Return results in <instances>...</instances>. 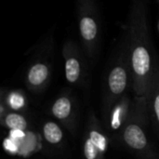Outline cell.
Wrapping results in <instances>:
<instances>
[{"mask_svg":"<svg viewBox=\"0 0 159 159\" xmlns=\"http://www.w3.org/2000/svg\"><path fill=\"white\" fill-rule=\"evenodd\" d=\"M126 39L131 68V88L135 96H145L158 63L150 34L149 0H131Z\"/></svg>","mask_w":159,"mask_h":159,"instance_id":"obj_1","label":"cell"},{"mask_svg":"<svg viewBox=\"0 0 159 159\" xmlns=\"http://www.w3.org/2000/svg\"><path fill=\"white\" fill-rule=\"evenodd\" d=\"M149 119L147 101L144 96H134L128 122L117 134L121 143L140 159H159L147 133Z\"/></svg>","mask_w":159,"mask_h":159,"instance_id":"obj_2","label":"cell"},{"mask_svg":"<svg viewBox=\"0 0 159 159\" xmlns=\"http://www.w3.org/2000/svg\"><path fill=\"white\" fill-rule=\"evenodd\" d=\"M132 86L129 53L126 36L122 39L105 74L103 95L102 102V115L106 119L111 108Z\"/></svg>","mask_w":159,"mask_h":159,"instance_id":"obj_3","label":"cell"},{"mask_svg":"<svg viewBox=\"0 0 159 159\" xmlns=\"http://www.w3.org/2000/svg\"><path fill=\"white\" fill-rule=\"evenodd\" d=\"M78 32L88 58L94 60L101 47V15L96 0H76Z\"/></svg>","mask_w":159,"mask_h":159,"instance_id":"obj_4","label":"cell"},{"mask_svg":"<svg viewBox=\"0 0 159 159\" xmlns=\"http://www.w3.org/2000/svg\"><path fill=\"white\" fill-rule=\"evenodd\" d=\"M52 51L53 41L51 37H48L26 69L24 83L27 89L34 94L45 91L51 81L53 71L50 54Z\"/></svg>","mask_w":159,"mask_h":159,"instance_id":"obj_5","label":"cell"},{"mask_svg":"<svg viewBox=\"0 0 159 159\" xmlns=\"http://www.w3.org/2000/svg\"><path fill=\"white\" fill-rule=\"evenodd\" d=\"M64 61V75L66 81L74 87L84 86L88 76V57L84 49L72 39L66 40L62 46Z\"/></svg>","mask_w":159,"mask_h":159,"instance_id":"obj_6","label":"cell"},{"mask_svg":"<svg viewBox=\"0 0 159 159\" xmlns=\"http://www.w3.org/2000/svg\"><path fill=\"white\" fill-rule=\"evenodd\" d=\"M76 104L70 89H63L49 107L50 116L72 134L76 129Z\"/></svg>","mask_w":159,"mask_h":159,"instance_id":"obj_7","label":"cell"},{"mask_svg":"<svg viewBox=\"0 0 159 159\" xmlns=\"http://www.w3.org/2000/svg\"><path fill=\"white\" fill-rule=\"evenodd\" d=\"M132 100L128 94L122 96L111 108L106 119L105 126L110 132L118 134L129 120Z\"/></svg>","mask_w":159,"mask_h":159,"instance_id":"obj_8","label":"cell"},{"mask_svg":"<svg viewBox=\"0 0 159 159\" xmlns=\"http://www.w3.org/2000/svg\"><path fill=\"white\" fill-rule=\"evenodd\" d=\"M147 101L149 118L159 136V63H157L151 85L144 96Z\"/></svg>","mask_w":159,"mask_h":159,"instance_id":"obj_9","label":"cell"},{"mask_svg":"<svg viewBox=\"0 0 159 159\" xmlns=\"http://www.w3.org/2000/svg\"><path fill=\"white\" fill-rule=\"evenodd\" d=\"M85 136L100 150L102 155H106L109 146V138L93 112H90L89 115Z\"/></svg>","mask_w":159,"mask_h":159,"instance_id":"obj_10","label":"cell"},{"mask_svg":"<svg viewBox=\"0 0 159 159\" xmlns=\"http://www.w3.org/2000/svg\"><path fill=\"white\" fill-rule=\"evenodd\" d=\"M28 101L22 89H2L0 92V111L24 112L27 109Z\"/></svg>","mask_w":159,"mask_h":159,"instance_id":"obj_11","label":"cell"},{"mask_svg":"<svg viewBox=\"0 0 159 159\" xmlns=\"http://www.w3.org/2000/svg\"><path fill=\"white\" fill-rule=\"evenodd\" d=\"M0 122L2 127L10 130L27 131L29 122L25 116L20 112L3 110L0 111Z\"/></svg>","mask_w":159,"mask_h":159,"instance_id":"obj_12","label":"cell"},{"mask_svg":"<svg viewBox=\"0 0 159 159\" xmlns=\"http://www.w3.org/2000/svg\"><path fill=\"white\" fill-rule=\"evenodd\" d=\"M42 137L45 141L52 146L61 147L64 143V133L62 127L53 120H46L41 128Z\"/></svg>","mask_w":159,"mask_h":159,"instance_id":"obj_13","label":"cell"},{"mask_svg":"<svg viewBox=\"0 0 159 159\" xmlns=\"http://www.w3.org/2000/svg\"><path fill=\"white\" fill-rule=\"evenodd\" d=\"M82 151L85 159H106V157L102 155L86 136L84 137Z\"/></svg>","mask_w":159,"mask_h":159,"instance_id":"obj_14","label":"cell"},{"mask_svg":"<svg viewBox=\"0 0 159 159\" xmlns=\"http://www.w3.org/2000/svg\"><path fill=\"white\" fill-rule=\"evenodd\" d=\"M3 148L4 150L10 155H16L19 154L20 151V143L10 137H7L3 142Z\"/></svg>","mask_w":159,"mask_h":159,"instance_id":"obj_15","label":"cell"},{"mask_svg":"<svg viewBox=\"0 0 159 159\" xmlns=\"http://www.w3.org/2000/svg\"><path fill=\"white\" fill-rule=\"evenodd\" d=\"M157 30H158V32H159V20H158V22H157Z\"/></svg>","mask_w":159,"mask_h":159,"instance_id":"obj_16","label":"cell"},{"mask_svg":"<svg viewBox=\"0 0 159 159\" xmlns=\"http://www.w3.org/2000/svg\"><path fill=\"white\" fill-rule=\"evenodd\" d=\"M158 3H159V0H158Z\"/></svg>","mask_w":159,"mask_h":159,"instance_id":"obj_17","label":"cell"}]
</instances>
